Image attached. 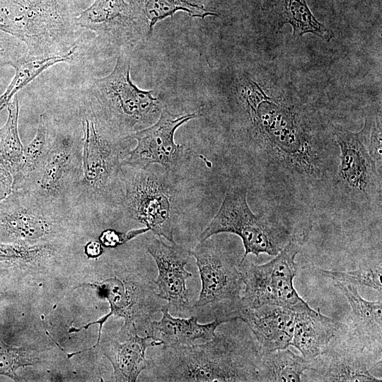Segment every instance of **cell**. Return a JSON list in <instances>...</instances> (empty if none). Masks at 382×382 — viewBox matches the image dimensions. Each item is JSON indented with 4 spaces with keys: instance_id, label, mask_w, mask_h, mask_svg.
Listing matches in <instances>:
<instances>
[{
    "instance_id": "obj_1",
    "label": "cell",
    "mask_w": 382,
    "mask_h": 382,
    "mask_svg": "<svg viewBox=\"0 0 382 382\" xmlns=\"http://www.w3.org/2000/svg\"><path fill=\"white\" fill-rule=\"evenodd\" d=\"M262 353L256 340L219 332L200 344L163 347L149 369L154 381H258Z\"/></svg>"
},
{
    "instance_id": "obj_2",
    "label": "cell",
    "mask_w": 382,
    "mask_h": 382,
    "mask_svg": "<svg viewBox=\"0 0 382 382\" xmlns=\"http://www.w3.org/2000/svg\"><path fill=\"white\" fill-rule=\"evenodd\" d=\"M153 91L141 90L130 78V60L120 54L108 76L93 79L83 100V117L108 136L127 140L154 123L162 107Z\"/></svg>"
},
{
    "instance_id": "obj_3",
    "label": "cell",
    "mask_w": 382,
    "mask_h": 382,
    "mask_svg": "<svg viewBox=\"0 0 382 382\" xmlns=\"http://www.w3.org/2000/svg\"><path fill=\"white\" fill-rule=\"evenodd\" d=\"M88 0H4L7 33L25 43L27 55L65 54L77 48L76 21Z\"/></svg>"
},
{
    "instance_id": "obj_4",
    "label": "cell",
    "mask_w": 382,
    "mask_h": 382,
    "mask_svg": "<svg viewBox=\"0 0 382 382\" xmlns=\"http://www.w3.org/2000/svg\"><path fill=\"white\" fill-rule=\"evenodd\" d=\"M82 174L74 192L76 207L120 208L124 195L122 166L129 150L124 139L112 138L83 117Z\"/></svg>"
},
{
    "instance_id": "obj_5",
    "label": "cell",
    "mask_w": 382,
    "mask_h": 382,
    "mask_svg": "<svg viewBox=\"0 0 382 382\" xmlns=\"http://www.w3.org/2000/svg\"><path fill=\"white\" fill-rule=\"evenodd\" d=\"M173 173L164 168L122 166L124 195L120 207L129 217L170 243L178 214L180 190Z\"/></svg>"
},
{
    "instance_id": "obj_6",
    "label": "cell",
    "mask_w": 382,
    "mask_h": 382,
    "mask_svg": "<svg viewBox=\"0 0 382 382\" xmlns=\"http://www.w3.org/2000/svg\"><path fill=\"white\" fill-rule=\"evenodd\" d=\"M308 231H297L272 260L261 265L246 258L238 263L244 290L241 299L242 308L265 305L288 308L295 312L312 311L294 286L298 265L295 262Z\"/></svg>"
},
{
    "instance_id": "obj_7",
    "label": "cell",
    "mask_w": 382,
    "mask_h": 382,
    "mask_svg": "<svg viewBox=\"0 0 382 382\" xmlns=\"http://www.w3.org/2000/svg\"><path fill=\"white\" fill-rule=\"evenodd\" d=\"M83 140L82 118L74 124L56 120L54 141L48 154L37 170L18 190L76 207L74 192L82 174Z\"/></svg>"
},
{
    "instance_id": "obj_8",
    "label": "cell",
    "mask_w": 382,
    "mask_h": 382,
    "mask_svg": "<svg viewBox=\"0 0 382 382\" xmlns=\"http://www.w3.org/2000/svg\"><path fill=\"white\" fill-rule=\"evenodd\" d=\"M247 188L230 186L216 214L201 232L199 241L221 233L238 236L243 242V260L249 254L277 255L296 233H290L281 224L263 214H255L247 202Z\"/></svg>"
},
{
    "instance_id": "obj_9",
    "label": "cell",
    "mask_w": 382,
    "mask_h": 382,
    "mask_svg": "<svg viewBox=\"0 0 382 382\" xmlns=\"http://www.w3.org/2000/svg\"><path fill=\"white\" fill-rule=\"evenodd\" d=\"M190 253L196 260L202 284L192 311L199 312L209 308L214 311L215 318L228 323L239 320L243 282L238 263L211 237L199 241Z\"/></svg>"
},
{
    "instance_id": "obj_10",
    "label": "cell",
    "mask_w": 382,
    "mask_h": 382,
    "mask_svg": "<svg viewBox=\"0 0 382 382\" xmlns=\"http://www.w3.org/2000/svg\"><path fill=\"white\" fill-rule=\"evenodd\" d=\"M76 207L13 190L0 202V231L18 242L38 243L60 234Z\"/></svg>"
},
{
    "instance_id": "obj_11",
    "label": "cell",
    "mask_w": 382,
    "mask_h": 382,
    "mask_svg": "<svg viewBox=\"0 0 382 382\" xmlns=\"http://www.w3.org/2000/svg\"><path fill=\"white\" fill-rule=\"evenodd\" d=\"M197 117L195 112L175 115L162 108L154 124L129 137L136 139L137 143L134 149L129 150L122 165L147 168L157 164L175 175L185 163L187 151L184 146L175 142V132L179 127Z\"/></svg>"
},
{
    "instance_id": "obj_12",
    "label": "cell",
    "mask_w": 382,
    "mask_h": 382,
    "mask_svg": "<svg viewBox=\"0 0 382 382\" xmlns=\"http://www.w3.org/2000/svg\"><path fill=\"white\" fill-rule=\"evenodd\" d=\"M381 357L337 331L326 349L309 361V369L301 378H306L303 381H381Z\"/></svg>"
},
{
    "instance_id": "obj_13",
    "label": "cell",
    "mask_w": 382,
    "mask_h": 382,
    "mask_svg": "<svg viewBox=\"0 0 382 382\" xmlns=\"http://www.w3.org/2000/svg\"><path fill=\"white\" fill-rule=\"evenodd\" d=\"M334 139L340 151L335 185L354 199L373 200L381 192V178L368 150L365 128L359 132L335 129Z\"/></svg>"
},
{
    "instance_id": "obj_14",
    "label": "cell",
    "mask_w": 382,
    "mask_h": 382,
    "mask_svg": "<svg viewBox=\"0 0 382 382\" xmlns=\"http://www.w3.org/2000/svg\"><path fill=\"white\" fill-rule=\"evenodd\" d=\"M92 286L96 288L100 296L108 300L110 307L109 313L98 320L82 327L86 328L96 323L100 325L98 342L94 347L100 342L103 324L112 315L125 319L122 328L127 330L132 326L137 332L136 324L138 323L139 326L146 330L151 318L157 312H161L163 306H161L160 299L151 283L141 285L111 277L93 284Z\"/></svg>"
},
{
    "instance_id": "obj_15",
    "label": "cell",
    "mask_w": 382,
    "mask_h": 382,
    "mask_svg": "<svg viewBox=\"0 0 382 382\" xmlns=\"http://www.w3.org/2000/svg\"><path fill=\"white\" fill-rule=\"evenodd\" d=\"M170 245L156 236L148 239L146 250L153 257L158 269L154 281L161 300L167 301L169 310L177 315L184 316L192 311L190 295L186 286L187 280L192 274L185 270L190 257L189 250L175 242Z\"/></svg>"
},
{
    "instance_id": "obj_16",
    "label": "cell",
    "mask_w": 382,
    "mask_h": 382,
    "mask_svg": "<svg viewBox=\"0 0 382 382\" xmlns=\"http://www.w3.org/2000/svg\"><path fill=\"white\" fill-rule=\"evenodd\" d=\"M335 286L347 298L351 311L337 331L347 340L373 353L381 355L382 299L368 301L356 286L335 282Z\"/></svg>"
},
{
    "instance_id": "obj_17",
    "label": "cell",
    "mask_w": 382,
    "mask_h": 382,
    "mask_svg": "<svg viewBox=\"0 0 382 382\" xmlns=\"http://www.w3.org/2000/svg\"><path fill=\"white\" fill-rule=\"evenodd\" d=\"M296 312L288 308L265 305L255 308H242L239 320L254 335L262 352L288 348L291 345Z\"/></svg>"
},
{
    "instance_id": "obj_18",
    "label": "cell",
    "mask_w": 382,
    "mask_h": 382,
    "mask_svg": "<svg viewBox=\"0 0 382 382\" xmlns=\"http://www.w3.org/2000/svg\"><path fill=\"white\" fill-rule=\"evenodd\" d=\"M162 316L158 320H151L146 330L158 346L178 347L197 344V342H207L216 333V329L221 324L228 323L224 318H215L210 323L201 324L197 316L190 318L173 316L167 304L161 308Z\"/></svg>"
},
{
    "instance_id": "obj_19",
    "label": "cell",
    "mask_w": 382,
    "mask_h": 382,
    "mask_svg": "<svg viewBox=\"0 0 382 382\" xmlns=\"http://www.w3.org/2000/svg\"><path fill=\"white\" fill-rule=\"evenodd\" d=\"M158 346L149 335H131L124 342L114 340H105L102 345L103 354L110 361L117 381L134 382L139 374L153 365V360L146 357L149 347Z\"/></svg>"
},
{
    "instance_id": "obj_20",
    "label": "cell",
    "mask_w": 382,
    "mask_h": 382,
    "mask_svg": "<svg viewBox=\"0 0 382 382\" xmlns=\"http://www.w3.org/2000/svg\"><path fill=\"white\" fill-rule=\"evenodd\" d=\"M340 325L341 321L323 315L319 310L296 312L291 345L311 361L326 349Z\"/></svg>"
},
{
    "instance_id": "obj_21",
    "label": "cell",
    "mask_w": 382,
    "mask_h": 382,
    "mask_svg": "<svg viewBox=\"0 0 382 382\" xmlns=\"http://www.w3.org/2000/svg\"><path fill=\"white\" fill-rule=\"evenodd\" d=\"M76 21L81 28L94 31L99 37L122 35L136 25L131 7L125 0H94Z\"/></svg>"
},
{
    "instance_id": "obj_22",
    "label": "cell",
    "mask_w": 382,
    "mask_h": 382,
    "mask_svg": "<svg viewBox=\"0 0 382 382\" xmlns=\"http://www.w3.org/2000/svg\"><path fill=\"white\" fill-rule=\"evenodd\" d=\"M136 25L145 23L151 35L154 25L175 12L183 11L191 17L204 19L217 16L194 0H129Z\"/></svg>"
},
{
    "instance_id": "obj_23",
    "label": "cell",
    "mask_w": 382,
    "mask_h": 382,
    "mask_svg": "<svg viewBox=\"0 0 382 382\" xmlns=\"http://www.w3.org/2000/svg\"><path fill=\"white\" fill-rule=\"evenodd\" d=\"M309 369V361L288 348L262 352L260 359L258 381H302L303 374Z\"/></svg>"
},
{
    "instance_id": "obj_24",
    "label": "cell",
    "mask_w": 382,
    "mask_h": 382,
    "mask_svg": "<svg viewBox=\"0 0 382 382\" xmlns=\"http://www.w3.org/2000/svg\"><path fill=\"white\" fill-rule=\"evenodd\" d=\"M56 120L46 114L40 116L36 134L24 146L23 161L18 176L13 180V190H18L40 167L54 138Z\"/></svg>"
},
{
    "instance_id": "obj_25",
    "label": "cell",
    "mask_w": 382,
    "mask_h": 382,
    "mask_svg": "<svg viewBox=\"0 0 382 382\" xmlns=\"http://www.w3.org/2000/svg\"><path fill=\"white\" fill-rule=\"evenodd\" d=\"M6 108L8 117L0 128V163L11 173L14 180L21 170L24 154V146L18 129L19 102L17 95Z\"/></svg>"
},
{
    "instance_id": "obj_26",
    "label": "cell",
    "mask_w": 382,
    "mask_h": 382,
    "mask_svg": "<svg viewBox=\"0 0 382 382\" xmlns=\"http://www.w3.org/2000/svg\"><path fill=\"white\" fill-rule=\"evenodd\" d=\"M279 29L285 23L293 28V36L301 37L311 33L329 41L333 33L318 22L311 12L306 0H280Z\"/></svg>"
},
{
    "instance_id": "obj_27",
    "label": "cell",
    "mask_w": 382,
    "mask_h": 382,
    "mask_svg": "<svg viewBox=\"0 0 382 382\" xmlns=\"http://www.w3.org/2000/svg\"><path fill=\"white\" fill-rule=\"evenodd\" d=\"M313 271L335 282L366 286L382 294L381 262L371 263L349 271H333L313 266Z\"/></svg>"
},
{
    "instance_id": "obj_28",
    "label": "cell",
    "mask_w": 382,
    "mask_h": 382,
    "mask_svg": "<svg viewBox=\"0 0 382 382\" xmlns=\"http://www.w3.org/2000/svg\"><path fill=\"white\" fill-rule=\"evenodd\" d=\"M15 75L4 93L0 96V112L13 100L16 93L45 69L44 62L35 57H24L11 65Z\"/></svg>"
},
{
    "instance_id": "obj_29",
    "label": "cell",
    "mask_w": 382,
    "mask_h": 382,
    "mask_svg": "<svg viewBox=\"0 0 382 382\" xmlns=\"http://www.w3.org/2000/svg\"><path fill=\"white\" fill-rule=\"evenodd\" d=\"M36 354L25 347H13L4 343L0 344V374L17 380L16 370L22 366L37 363Z\"/></svg>"
},
{
    "instance_id": "obj_30",
    "label": "cell",
    "mask_w": 382,
    "mask_h": 382,
    "mask_svg": "<svg viewBox=\"0 0 382 382\" xmlns=\"http://www.w3.org/2000/svg\"><path fill=\"white\" fill-rule=\"evenodd\" d=\"M27 55V47L17 37L0 30V62L11 66Z\"/></svg>"
},
{
    "instance_id": "obj_31",
    "label": "cell",
    "mask_w": 382,
    "mask_h": 382,
    "mask_svg": "<svg viewBox=\"0 0 382 382\" xmlns=\"http://www.w3.org/2000/svg\"><path fill=\"white\" fill-rule=\"evenodd\" d=\"M366 140L368 150L378 168H381V120L371 122L366 120Z\"/></svg>"
},
{
    "instance_id": "obj_32",
    "label": "cell",
    "mask_w": 382,
    "mask_h": 382,
    "mask_svg": "<svg viewBox=\"0 0 382 382\" xmlns=\"http://www.w3.org/2000/svg\"><path fill=\"white\" fill-rule=\"evenodd\" d=\"M149 231V229L147 227L131 230L126 233H120L113 229H107L101 233L99 241L105 247L115 248Z\"/></svg>"
},
{
    "instance_id": "obj_33",
    "label": "cell",
    "mask_w": 382,
    "mask_h": 382,
    "mask_svg": "<svg viewBox=\"0 0 382 382\" xmlns=\"http://www.w3.org/2000/svg\"><path fill=\"white\" fill-rule=\"evenodd\" d=\"M13 179L11 173L0 163V202L13 192Z\"/></svg>"
},
{
    "instance_id": "obj_34",
    "label": "cell",
    "mask_w": 382,
    "mask_h": 382,
    "mask_svg": "<svg viewBox=\"0 0 382 382\" xmlns=\"http://www.w3.org/2000/svg\"><path fill=\"white\" fill-rule=\"evenodd\" d=\"M103 252L102 244L97 241H90L85 246V253L88 257H99Z\"/></svg>"
},
{
    "instance_id": "obj_35",
    "label": "cell",
    "mask_w": 382,
    "mask_h": 382,
    "mask_svg": "<svg viewBox=\"0 0 382 382\" xmlns=\"http://www.w3.org/2000/svg\"><path fill=\"white\" fill-rule=\"evenodd\" d=\"M4 66H6V65L4 63L0 62V68Z\"/></svg>"
}]
</instances>
